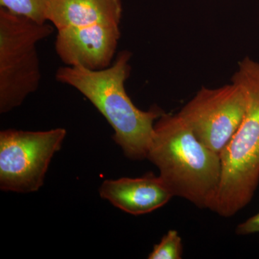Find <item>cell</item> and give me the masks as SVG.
Here are the masks:
<instances>
[{"label":"cell","instance_id":"cell-1","mask_svg":"<svg viewBox=\"0 0 259 259\" xmlns=\"http://www.w3.org/2000/svg\"><path fill=\"white\" fill-rule=\"evenodd\" d=\"M132 54L119 53L112 66L101 70L66 66L56 71L59 82L76 89L92 102L114 130V141L131 160L147 158L155 122L164 114L153 106L148 111L140 110L125 90L131 74Z\"/></svg>","mask_w":259,"mask_h":259},{"label":"cell","instance_id":"cell-2","mask_svg":"<svg viewBox=\"0 0 259 259\" xmlns=\"http://www.w3.org/2000/svg\"><path fill=\"white\" fill-rule=\"evenodd\" d=\"M147 158L174 197L212 211L221 178V160L197 139L178 113L156 120Z\"/></svg>","mask_w":259,"mask_h":259},{"label":"cell","instance_id":"cell-3","mask_svg":"<svg viewBox=\"0 0 259 259\" xmlns=\"http://www.w3.org/2000/svg\"><path fill=\"white\" fill-rule=\"evenodd\" d=\"M231 82L241 88L246 105L241 125L220 153L221 178L212 211L223 218L248 205L259 184V62L242 59Z\"/></svg>","mask_w":259,"mask_h":259},{"label":"cell","instance_id":"cell-4","mask_svg":"<svg viewBox=\"0 0 259 259\" xmlns=\"http://www.w3.org/2000/svg\"><path fill=\"white\" fill-rule=\"evenodd\" d=\"M52 25L0 8V112L23 104L40 84L36 45L50 36Z\"/></svg>","mask_w":259,"mask_h":259},{"label":"cell","instance_id":"cell-5","mask_svg":"<svg viewBox=\"0 0 259 259\" xmlns=\"http://www.w3.org/2000/svg\"><path fill=\"white\" fill-rule=\"evenodd\" d=\"M66 129L0 132V189L31 193L41 188L52 158L61 149Z\"/></svg>","mask_w":259,"mask_h":259},{"label":"cell","instance_id":"cell-6","mask_svg":"<svg viewBox=\"0 0 259 259\" xmlns=\"http://www.w3.org/2000/svg\"><path fill=\"white\" fill-rule=\"evenodd\" d=\"M245 105L244 93L231 82L201 88L178 114L200 142L220 154L241 125Z\"/></svg>","mask_w":259,"mask_h":259},{"label":"cell","instance_id":"cell-7","mask_svg":"<svg viewBox=\"0 0 259 259\" xmlns=\"http://www.w3.org/2000/svg\"><path fill=\"white\" fill-rule=\"evenodd\" d=\"M120 37L117 24L65 28L58 30L55 49L66 66L101 70L111 64Z\"/></svg>","mask_w":259,"mask_h":259},{"label":"cell","instance_id":"cell-8","mask_svg":"<svg viewBox=\"0 0 259 259\" xmlns=\"http://www.w3.org/2000/svg\"><path fill=\"white\" fill-rule=\"evenodd\" d=\"M100 195L117 208L134 215L153 212L174 197L161 177L151 172L137 178L105 180L100 187Z\"/></svg>","mask_w":259,"mask_h":259},{"label":"cell","instance_id":"cell-9","mask_svg":"<svg viewBox=\"0 0 259 259\" xmlns=\"http://www.w3.org/2000/svg\"><path fill=\"white\" fill-rule=\"evenodd\" d=\"M120 0H51L47 20L58 30L97 24L120 25Z\"/></svg>","mask_w":259,"mask_h":259},{"label":"cell","instance_id":"cell-10","mask_svg":"<svg viewBox=\"0 0 259 259\" xmlns=\"http://www.w3.org/2000/svg\"><path fill=\"white\" fill-rule=\"evenodd\" d=\"M51 3V0H0L1 8L40 23L48 21Z\"/></svg>","mask_w":259,"mask_h":259},{"label":"cell","instance_id":"cell-11","mask_svg":"<svg viewBox=\"0 0 259 259\" xmlns=\"http://www.w3.org/2000/svg\"><path fill=\"white\" fill-rule=\"evenodd\" d=\"M183 255V244L178 232L170 230L161 241L153 246L148 259H181Z\"/></svg>","mask_w":259,"mask_h":259},{"label":"cell","instance_id":"cell-12","mask_svg":"<svg viewBox=\"0 0 259 259\" xmlns=\"http://www.w3.org/2000/svg\"><path fill=\"white\" fill-rule=\"evenodd\" d=\"M236 233L240 236L259 233V212L237 226Z\"/></svg>","mask_w":259,"mask_h":259}]
</instances>
